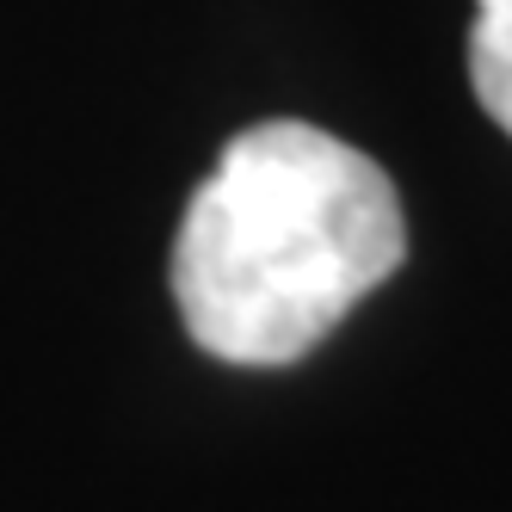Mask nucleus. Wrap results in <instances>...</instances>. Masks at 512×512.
<instances>
[{
	"label": "nucleus",
	"instance_id": "f03ea898",
	"mask_svg": "<svg viewBox=\"0 0 512 512\" xmlns=\"http://www.w3.org/2000/svg\"><path fill=\"white\" fill-rule=\"evenodd\" d=\"M469 87L482 99V112L512 136V0H475Z\"/></svg>",
	"mask_w": 512,
	"mask_h": 512
},
{
	"label": "nucleus",
	"instance_id": "f257e3e1",
	"mask_svg": "<svg viewBox=\"0 0 512 512\" xmlns=\"http://www.w3.org/2000/svg\"><path fill=\"white\" fill-rule=\"evenodd\" d=\"M408 260L389 173L297 118L241 130L192 192L173 303L223 364H297Z\"/></svg>",
	"mask_w": 512,
	"mask_h": 512
}]
</instances>
